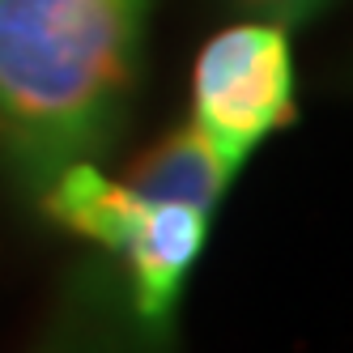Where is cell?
<instances>
[{"instance_id": "6da1fadb", "label": "cell", "mask_w": 353, "mask_h": 353, "mask_svg": "<svg viewBox=\"0 0 353 353\" xmlns=\"http://www.w3.org/2000/svg\"><path fill=\"white\" fill-rule=\"evenodd\" d=\"M149 0H0V170L26 192L119 137Z\"/></svg>"}, {"instance_id": "7a4b0ae2", "label": "cell", "mask_w": 353, "mask_h": 353, "mask_svg": "<svg viewBox=\"0 0 353 353\" xmlns=\"http://www.w3.org/2000/svg\"><path fill=\"white\" fill-rule=\"evenodd\" d=\"M239 174L192 123L162 137L128 174L132 217L68 276L34 353H170L183 290Z\"/></svg>"}, {"instance_id": "3957f363", "label": "cell", "mask_w": 353, "mask_h": 353, "mask_svg": "<svg viewBox=\"0 0 353 353\" xmlns=\"http://www.w3.org/2000/svg\"><path fill=\"white\" fill-rule=\"evenodd\" d=\"M294 119L290 30L264 17H239L217 30L192 64V128L225 162L243 166Z\"/></svg>"}, {"instance_id": "277c9868", "label": "cell", "mask_w": 353, "mask_h": 353, "mask_svg": "<svg viewBox=\"0 0 353 353\" xmlns=\"http://www.w3.org/2000/svg\"><path fill=\"white\" fill-rule=\"evenodd\" d=\"M225 5L243 17H264L285 30H298V26H311L315 17H323L336 0H225Z\"/></svg>"}]
</instances>
